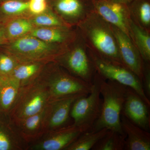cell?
<instances>
[{"label": "cell", "mask_w": 150, "mask_h": 150, "mask_svg": "<svg viewBox=\"0 0 150 150\" xmlns=\"http://www.w3.org/2000/svg\"><path fill=\"white\" fill-rule=\"evenodd\" d=\"M110 25L123 64L137 75L142 83L144 62L139 52L131 38L117 27Z\"/></svg>", "instance_id": "10"}, {"label": "cell", "mask_w": 150, "mask_h": 150, "mask_svg": "<svg viewBox=\"0 0 150 150\" xmlns=\"http://www.w3.org/2000/svg\"><path fill=\"white\" fill-rule=\"evenodd\" d=\"M55 6L63 16L78 21L79 23L94 10L93 0H56Z\"/></svg>", "instance_id": "17"}, {"label": "cell", "mask_w": 150, "mask_h": 150, "mask_svg": "<svg viewBox=\"0 0 150 150\" xmlns=\"http://www.w3.org/2000/svg\"><path fill=\"white\" fill-rule=\"evenodd\" d=\"M99 76L100 91L103 98L102 108L91 131L106 128L125 134L121 126V115L127 86L115 81L106 80Z\"/></svg>", "instance_id": "2"}, {"label": "cell", "mask_w": 150, "mask_h": 150, "mask_svg": "<svg viewBox=\"0 0 150 150\" xmlns=\"http://www.w3.org/2000/svg\"><path fill=\"white\" fill-rule=\"evenodd\" d=\"M46 1H30L29 2L28 9L32 13L35 14H40L46 9Z\"/></svg>", "instance_id": "30"}, {"label": "cell", "mask_w": 150, "mask_h": 150, "mask_svg": "<svg viewBox=\"0 0 150 150\" xmlns=\"http://www.w3.org/2000/svg\"><path fill=\"white\" fill-rule=\"evenodd\" d=\"M93 3L94 11L96 13L130 37L132 19L127 4L110 0H93Z\"/></svg>", "instance_id": "8"}, {"label": "cell", "mask_w": 150, "mask_h": 150, "mask_svg": "<svg viewBox=\"0 0 150 150\" xmlns=\"http://www.w3.org/2000/svg\"><path fill=\"white\" fill-rule=\"evenodd\" d=\"M13 49L23 62H34L56 58L59 55L55 48L46 42L33 37H25L15 41Z\"/></svg>", "instance_id": "11"}, {"label": "cell", "mask_w": 150, "mask_h": 150, "mask_svg": "<svg viewBox=\"0 0 150 150\" xmlns=\"http://www.w3.org/2000/svg\"><path fill=\"white\" fill-rule=\"evenodd\" d=\"M86 47L100 57L123 64L111 25L94 10L79 23Z\"/></svg>", "instance_id": "1"}, {"label": "cell", "mask_w": 150, "mask_h": 150, "mask_svg": "<svg viewBox=\"0 0 150 150\" xmlns=\"http://www.w3.org/2000/svg\"><path fill=\"white\" fill-rule=\"evenodd\" d=\"M29 8V2L9 1L2 4L1 9L4 13L8 15H15L22 13Z\"/></svg>", "instance_id": "26"}, {"label": "cell", "mask_w": 150, "mask_h": 150, "mask_svg": "<svg viewBox=\"0 0 150 150\" xmlns=\"http://www.w3.org/2000/svg\"><path fill=\"white\" fill-rule=\"evenodd\" d=\"M91 130L88 127L70 124L44 134L30 144L28 150H65L81 134Z\"/></svg>", "instance_id": "7"}, {"label": "cell", "mask_w": 150, "mask_h": 150, "mask_svg": "<svg viewBox=\"0 0 150 150\" xmlns=\"http://www.w3.org/2000/svg\"><path fill=\"white\" fill-rule=\"evenodd\" d=\"M42 65L34 62H24L16 66L11 75L18 81L21 86H23L34 80L39 76Z\"/></svg>", "instance_id": "21"}, {"label": "cell", "mask_w": 150, "mask_h": 150, "mask_svg": "<svg viewBox=\"0 0 150 150\" xmlns=\"http://www.w3.org/2000/svg\"><path fill=\"white\" fill-rule=\"evenodd\" d=\"M105 128L98 131H88L81 134L65 150H90L108 131Z\"/></svg>", "instance_id": "22"}, {"label": "cell", "mask_w": 150, "mask_h": 150, "mask_svg": "<svg viewBox=\"0 0 150 150\" xmlns=\"http://www.w3.org/2000/svg\"><path fill=\"white\" fill-rule=\"evenodd\" d=\"M128 5L131 19L150 32V0H133Z\"/></svg>", "instance_id": "20"}, {"label": "cell", "mask_w": 150, "mask_h": 150, "mask_svg": "<svg viewBox=\"0 0 150 150\" xmlns=\"http://www.w3.org/2000/svg\"><path fill=\"white\" fill-rule=\"evenodd\" d=\"M50 100L45 77L39 76L29 83L21 86L10 118L14 122L34 115L43 110Z\"/></svg>", "instance_id": "3"}, {"label": "cell", "mask_w": 150, "mask_h": 150, "mask_svg": "<svg viewBox=\"0 0 150 150\" xmlns=\"http://www.w3.org/2000/svg\"><path fill=\"white\" fill-rule=\"evenodd\" d=\"M130 37L139 52L144 62L150 63V32L142 28L132 20Z\"/></svg>", "instance_id": "19"}, {"label": "cell", "mask_w": 150, "mask_h": 150, "mask_svg": "<svg viewBox=\"0 0 150 150\" xmlns=\"http://www.w3.org/2000/svg\"><path fill=\"white\" fill-rule=\"evenodd\" d=\"M87 52L96 72L101 77L106 80L115 81L133 89L150 106V99L144 92L142 81L132 71L124 65L100 57L89 49Z\"/></svg>", "instance_id": "4"}, {"label": "cell", "mask_w": 150, "mask_h": 150, "mask_svg": "<svg viewBox=\"0 0 150 150\" xmlns=\"http://www.w3.org/2000/svg\"><path fill=\"white\" fill-rule=\"evenodd\" d=\"M32 25L25 19H18L11 23L8 28V33L10 37H17L29 32Z\"/></svg>", "instance_id": "25"}, {"label": "cell", "mask_w": 150, "mask_h": 150, "mask_svg": "<svg viewBox=\"0 0 150 150\" xmlns=\"http://www.w3.org/2000/svg\"><path fill=\"white\" fill-rule=\"evenodd\" d=\"M31 35L48 43H63L69 37V33L59 28H38L33 30Z\"/></svg>", "instance_id": "24"}, {"label": "cell", "mask_w": 150, "mask_h": 150, "mask_svg": "<svg viewBox=\"0 0 150 150\" xmlns=\"http://www.w3.org/2000/svg\"><path fill=\"white\" fill-rule=\"evenodd\" d=\"M46 107L34 115L14 122L12 121L20 137L28 146L39 139L46 133Z\"/></svg>", "instance_id": "14"}, {"label": "cell", "mask_w": 150, "mask_h": 150, "mask_svg": "<svg viewBox=\"0 0 150 150\" xmlns=\"http://www.w3.org/2000/svg\"><path fill=\"white\" fill-rule=\"evenodd\" d=\"M20 87L19 82L12 77L0 75V113L9 115Z\"/></svg>", "instance_id": "18"}, {"label": "cell", "mask_w": 150, "mask_h": 150, "mask_svg": "<svg viewBox=\"0 0 150 150\" xmlns=\"http://www.w3.org/2000/svg\"><path fill=\"white\" fill-rule=\"evenodd\" d=\"M62 64L76 77L86 82L93 83L96 73L86 48L78 46L73 49L66 57H64Z\"/></svg>", "instance_id": "13"}, {"label": "cell", "mask_w": 150, "mask_h": 150, "mask_svg": "<svg viewBox=\"0 0 150 150\" xmlns=\"http://www.w3.org/2000/svg\"><path fill=\"white\" fill-rule=\"evenodd\" d=\"M4 31L2 28H0V43L2 42L4 38Z\"/></svg>", "instance_id": "32"}, {"label": "cell", "mask_w": 150, "mask_h": 150, "mask_svg": "<svg viewBox=\"0 0 150 150\" xmlns=\"http://www.w3.org/2000/svg\"><path fill=\"white\" fill-rule=\"evenodd\" d=\"M93 85L91 92L76 99L70 112L73 124L88 127L91 130L99 118L102 108L103 99L100 98V91L99 76L96 72Z\"/></svg>", "instance_id": "5"}, {"label": "cell", "mask_w": 150, "mask_h": 150, "mask_svg": "<svg viewBox=\"0 0 150 150\" xmlns=\"http://www.w3.org/2000/svg\"><path fill=\"white\" fill-rule=\"evenodd\" d=\"M18 65L16 60L6 54L0 55V75L10 76Z\"/></svg>", "instance_id": "27"}, {"label": "cell", "mask_w": 150, "mask_h": 150, "mask_svg": "<svg viewBox=\"0 0 150 150\" xmlns=\"http://www.w3.org/2000/svg\"><path fill=\"white\" fill-rule=\"evenodd\" d=\"M126 137V134H122L118 131L109 130L91 150H124Z\"/></svg>", "instance_id": "23"}, {"label": "cell", "mask_w": 150, "mask_h": 150, "mask_svg": "<svg viewBox=\"0 0 150 150\" xmlns=\"http://www.w3.org/2000/svg\"><path fill=\"white\" fill-rule=\"evenodd\" d=\"M29 146L23 140L9 115L0 117V150H28Z\"/></svg>", "instance_id": "16"}, {"label": "cell", "mask_w": 150, "mask_h": 150, "mask_svg": "<svg viewBox=\"0 0 150 150\" xmlns=\"http://www.w3.org/2000/svg\"><path fill=\"white\" fill-rule=\"evenodd\" d=\"M150 63L144 62L142 86L144 92L147 97L150 99Z\"/></svg>", "instance_id": "29"}, {"label": "cell", "mask_w": 150, "mask_h": 150, "mask_svg": "<svg viewBox=\"0 0 150 150\" xmlns=\"http://www.w3.org/2000/svg\"><path fill=\"white\" fill-rule=\"evenodd\" d=\"M35 24L38 25L46 26H61L63 23L57 17L52 15H40L34 20Z\"/></svg>", "instance_id": "28"}, {"label": "cell", "mask_w": 150, "mask_h": 150, "mask_svg": "<svg viewBox=\"0 0 150 150\" xmlns=\"http://www.w3.org/2000/svg\"><path fill=\"white\" fill-rule=\"evenodd\" d=\"M87 95L77 94L51 100L46 107V133L73 124L70 116L72 105L78 98Z\"/></svg>", "instance_id": "9"}, {"label": "cell", "mask_w": 150, "mask_h": 150, "mask_svg": "<svg viewBox=\"0 0 150 150\" xmlns=\"http://www.w3.org/2000/svg\"><path fill=\"white\" fill-rule=\"evenodd\" d=\"M149 108L133 89L127 87L121 113L135 125L149 132L150 129Z\"/></svg>", "instance_id": "12"}, {"label": "cell", "mask_w": 150, "mask_h": 150, "mask_svg": "<svg viewBox=\"0 0 150 150\" xmlns=\"http://www.w3.org/2000/svg\"><path fill=\"white\" fill-rule=\"evenodd\" d=\"M44 77L51 100L77 94L88 95L92 90L93 83H88L58 69L53 74Z\"/></svg>", "instance_id": "6"}, {"label": "cell", "mask_w": 150, "mask_h": 150, "mask_svg": "<svg viewBox=\"0 0 150 150\" xmlns=\"http://www.w3.org/2000/svg\"><path fill=\"white\" fill-rule=\"evenodd\" d=\"M112 1L116 2H119L121 3H124V4H129L133 0H110Z\"/></svg>", "instance_id": "31"}, {"label": "cell", "mask_w": 150, "mask_h": 150, "mask_svg": "<svg viewBox=\"0 0 150 150\" xmlns=\"http://www.w3.org/2000/svg\"><path fill=\"white\" fill-rule=\"evenodd\" d=\"M31 1H40V2H43L45 1L46 0H30Z\"/></svg>", "instance_id": "33"}, {"label": "cell", "mask_w": 150, "mask_h": 150, "mask_svg": "<svg viewBox=\"0 0 150 150\" xmlns=\"http://www.w3.org/2000/svg\"><path fill=\"white\" fill-rule=\"evenodd\" d=\"M121 121L123 131L127 137L124 150H150L149 132L135 125L122 113Z\"/></svg>", "instance_id": "15"}]
</instances>
